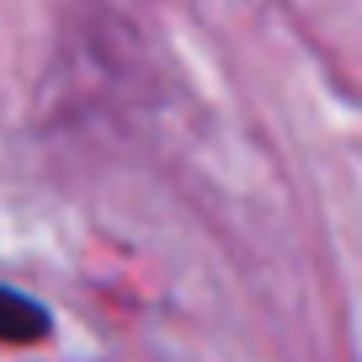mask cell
Listing matches in <instances>:
<instances>
[{"mask_svg":"<svg viewBox=\"0 0 362 362\" xmlns=\"http://www.w3.org/2000/svg\"><path fill=\"white\" fill-rule=\"evenodd\" d=\"M43 336H48V309L33 304L27 293H16V288H0V341L33 346Z\"/></svg>","mask_w":362,"mask_h":362,"instance_id":"cell-1","label":"cell"}]
</instances>
